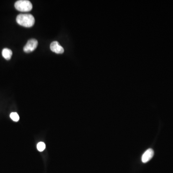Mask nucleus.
<instances>
[{
	"label": "nucleus",
	"mask_w": 173,
	"mask_h": 173,
	"mask_svg": "<svg viewBox=\"0 0 173 173\" xmlns=\"http://www.w3.org/2000/svg\"><path fill=\"white\" fill-rule=\"evenodd\" d=\"M16 20L20 26L26 28H31L35 24V18L31 14H19L17 17Z\"/></svg>",
	"instance_id": "1"
},
{
	"label": "nucleus",
	"mask_w": 173,
	"mask_h": 173,
	"mask_svg": "<svg viewBox=\"0 0 173 173\" xmlns=\"http://www.w3.org/2000/svg\"><path fill=\"white\" fill-rule=\"evenodd\" d=\"M15 7L19 11L27 12L31 10L33 6L31 2L28 0H19L16 2Z\"/></svg>",
	"instance_id": "2"
},
{
	"label": "nucleus",
	"mask_w": 173,
	"mask_h": 173,
	"mask_svg": "<svg viewBox=\"0 0 173 173\" xmlns=\"http://www.w3.org/2000/svg\"><path fill=\"white\" fill-rule=\"evenodd\" d=\"M38 42L37 40L34 39H30L24 47V51L25 53H31L33 52L37 47Z\"/></svg>",
	"instance_id": "3"
},
{
	"label": "nucleus",
	"mask_w": 173,
	"mask_h": 173,
	"mask_svg": "<svg viewBox=\"0 0 173 173\" xmlns=\"http://www.w3.org/2000/svg\"><path fill=\"white\" fill-rule=\"evenodd\" d=\"M50 49L51 51L58 54H61L64 52V49L63 47L60 45L58 42L56 41L52 42L50 45Z\"/></svg>",
	"instance_id": "4"
},
{
	"label": "nucleus",
	"mask_w": 173,
	"mask_h": 173,
	"mask_svg": "<svg viewBox=\"0 0 173 173\" xmlns=\"http://www.w3.org/2000/svg\"><path fill=\"white\" fill-rule=\"evenodd\" d=\"M154 155V151L152 149H149L143 153L142 157V162L143 163H146L153 157Z\"/></svg>",
	"instance_id": "5"
},
{
	"label": "nucleus",
	"mask_w": 173,
	"mask_h": 173,
	"mask_svg": "<svg viewBox=\"0 0 173 173\" xmlns=\"http://www.w3.org/2000/svg\"><path fill=\"white\" fill-rule=\"evenodd\" d=\"M12 51L10 49L8 48H5L2 50V56L6 59V60H9L11 58L12 55Z\"/></svg>",
	"instance_id": "6"
},
{
	"label": "nucleus",
	"mask_w": 173,
	"mask_h": 173,
	"mask_svg": "<svg viewBox=\"0 0 173 173\" xmlns=\"http://www.w3.org/2000/svg\"><path fill=\"white\" fill-rule=\"evenodd\" d=\"M37 147L38 150L39 152H42V151H44V149L46 147V145H45V143L43 142H39L38 143V144H37Z\"/></svg>",
	"instance_id": "7"
},
{
	"label": "nucleus",
	"mask_w": 173,
	"mask_h": 173,
	"mask_svg": "<svg viewBox=\"0 0 173 173\" xmlns=\"http://www.w3.org/2000/svg\"><path fill=\"white\" fill-rule=\"evenodd\" d=\"M10 118H11L14 121L17 122L19 121V116L17 112H12L11 114L10 115Z\"/></svg>",
	"instance_id": "8"
}]
</instances>
